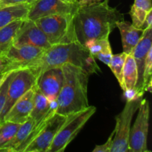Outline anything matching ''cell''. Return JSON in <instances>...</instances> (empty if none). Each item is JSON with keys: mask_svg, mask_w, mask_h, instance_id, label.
I'll return each instance as SVG.
<instances>
[{"mask_svg": "<svg viewBox=\"0 0 152 152\" xmlns=\"http://www.w3.org/2000/svg\"><path fill=\"white\" fill-rule=\"evenodd\" d=\"M38 0H1L0 1V7L4 6L15 5V4H30L32 5Z\"/></svg>", "mask_w": 152, "mask_h": 152, "instance_id": "obj_29", "label": "cell"}, {"mask_svg": "<svg viewBox=\"0 0 152 152\" xmlns=\"http://www.w3.org/2000/svg\"><path fill=\"white\" fill-rule=\"evenodd\" d=\"M64 80L56 101V113L68 116L89 106L88 83L90 74L80 67L66 64L61 67Z\"/></svg>", "mask_w": 152, "mask_h": 152, "instance_id": "obj_3", "label": "cell"}, {"mask_svg": "<svg viewBox=\"0 0 152 152\" xmlns=\"http://www.w3.org/2000/svg\"><path fill=\"white\" fill-rule=\"evenodd\" d=\"M84 46L95 59H98L108 66L109 65L113 53L108 38L89 40Z\"/></svg>", "mask_w": 152, "mask_h": 152, "instance_id": "obj_17", "label": "cell"}, {"mask_svg": "<svg viewBox=\"0 0 152 152\" xmlns=\"http://www.w3.org/2000/svg\"><path fill=\"white\" fill-rule=\"evenodd\" d=\"M66 64L80 67L89 74L101 72L95 58L77 41L51 45L27 68L31 70L37 78L45 70L60 68Z\"/></svg>", "mask_w": 152, "mask_h": 152, "instance_id": "obj_2", "label": "cell"}, {"mask_svg": "<svg viewBox=\"0 0 152 152\" xmlns=\"http://www.w3.org/2000/svg\"><path fill=\"white\" fill-rule=\"evenodd\" d=\"M152 48V27L144 30L143 34L140 39L139 42L134 48L132 54L134 59L137 68L138 79L135 89L141 96H143L145 92L142 91V75H143L144 66L146 59L147 54L150 48Z\"/></svg>", "mask_w": 152, "mask_h": 152, "instance_id": "obj_14", "label": "cell"}, {"mask_svg": "<svg viewBox=\"0 0 152 152\" xmlns=\"http://www.w3.org/2000/svg\"><path fill=\"white\" fill-rule=\"evenodd\" d=\"M137 111L134 123L131 127L129 151L149 152L147 143L150 117V105L148 99H141Z\"/></svg>", "mask_w": 152, "mask_h": 152, "instance_id": "obj_7", "label": "cell"}, {"mask_svg": "<svg viewBox=\"0 0 152 152\" xmlns=\"http://www.w3.org/2000/svg\"><path fill=\"white\" fill-rule=\"evenodd\" d=\"M45 49L33 46H16L13 44L1 54L5 62L4 71L25 68L42 56Z\"/></svg>", "mask_w": 152, "mask_h": 152, "instance_id": "obj_9", "label": "cell"}, {"mask_svg": "<svg viewBox=\"0 0 152 152\" xmlns=\"http://www.w3.org/2000/svg\"><path fill=\"white\" fill-rule=\"evenodd\" d=\"M116 28H118L121 35L123 52L130 54L139 42L143 34V30L136 28L132 23L125 20L117 22Z\"/></svg>", "mask_w": 152, "mask_h": 152, "instance_id": "obj_16", "label": "cell"}, {"mask_svg": "<svg viewBox=\"0 0 152 152\" xmlns=\"http://www.w3.org/2000/svg\"><path fill=\"white\" fill-rule=\"evenodd\" d=\"M34 126H35V123L32 119L29 117L27 121L21 124L20 127L19 128L13 139L8 143L6 144L3 148H1L0 151L18 152L22 144L29 136Z\"/></svg>", "mask_w": 152, "mask_h": 152, "instance_id": "obj_19", "label": "cell"}, {"mask_svg": "<svg viewBox=\"0 0 152 152\" xmlns=\"http://www.w3.org/2000/svg\"><path fill=\"white\" fill-rule=\"evenodd\" d=\"M151 81H152V48L148 50L144 66L142 75V91L144 92L146 85Z\"/></svg>", "mask_w": 152, "mask_h": 152, "instance_id": "obj_25", "label": "cell"}, {"mask_svg": "<svg viewBox=\"0 0 152 152\" xmlns=\"http://www.w3.org/2000/svg\"><path fill=\"white\" fill-rule=\"evenodd\" d=\"M16 46H33L46 50L51 46L42 30L35 22L29 19L22 20L13 41Z\"/></svg>", "mask_w": 152, "mask_h": 152, "instance_id": "obj_12", "label": "cell"}, {"mask_svg": "<svg viewBox=\"0 0 152 152\" xmlns=\"http://www.w3.org/2000/svg\"><path fill=\"white\" fill-rule=\"evenodd\" d=\"M37 78L28 68L17 70L12 78L8 89L4 106L0 114V125L4 122V117L15 102L27 91L35 86Z\"/></svg>", "mask_w": 152, "mask_h": 152, "instance_id": "obj_8", "label": "cell"}, {"mask_svg": "<svg viewBox=\"0 0 152 152\" xmlns=\"http://www.w3.org/2000/svg\"><path fill=\"white\" fill-rule=\"evenodd\" d=\"M4 67H5V62H4V60L0 55V74L5 72L4 71Z\"/></svg>", "mask_w": 152, "mask_h": 152, "instance_id": "obj_33", "label": "cell"}, {"mask_svg": "<svg viewBox=\"0 0 152 152\" xmlns=\"http://www.w3.org/2000/svg\"><path fill=\"white\" fill-rule=\"evenodd\" d=\"M34 87L27 91L10 108L4 117V121L22 124L30 117L34 106Z\"/></svg>", "mask_w": 152, "mask_h": 152, "instance_id": "obj_15", "label": "cell"}, {"mask_svg": "<svg viewBox=\"0 0 152 152\" xmlns=\"http://www.w3.org/2000/svg\"><path fill=\"white\" fill-rule=\"evenodd\" d=\"M0 1H1V0H0Z\"/></svg>", "mask_w": 152, "mask_h": 152, "instance_id": "obj_36", "label": "cell"}, {"mask_svg": "<svg viewBox=\"0 0 152 152\" xmlns=\"http://www.w3.org/2000/svg\"><path fill=\"white\" fill-rule=\"evenodd\" d=\"M101 1H102V0H76V3L80 7H81V6L91 5V4H96V3L101 2Z\"/></svg>", "mask_w": 152, "mask_h": 152, "instance_id": "obj_31", "label": "cell"}, {"mask_svg": "<svg viewBox=\"0 0 152 152\" xmlns=\"http://www.w3.org/2000/svg\"><path fill=\"white\" fill-rule=\"evenodd\" d=\"M96 107L88 108L66 116V120L56 134L48 152H62L76 137L89 119L95 114Z\"/></svg>", "mask_w": 152, "mask_h": 152, "instance_id": "obj_5", "label": "cell"}, {"mask_svg": "<svg viewBox=\"0 0 152 152\" xmlns=\"http://www.w3.org/2000/svg\"><path fill=\"white\" fill-rule=\"evenodd\" d=\"M62 68H53L43 71L37 78L36 88L50 101L56 100L63 84Z\"/></svg>", "mask_w": 152, "mask_h": 152, "instance_id": "obj_13", "label": "cell"}, {"mask_svg": "<svg viewBox=\"0 0 152 152\" xmlns=\"http://www.w3.org/2000/svg\"><path fill=\"white\" fill-rule=\"evenodd\" d=\"M103 1L105 3H107V4H108V1H109V0H103Z\"/></svg>", "mask_w": 152, "mask_h": 152, "instance_id": "obj_35", "label": "cell"}, {"mask_svg": "<svg viewBox=\"0 0 152 152\" xmlns=\"http://www.w3.org/2000/svg\"><path fill=\"white\" fill-rule=\"evenodd\" d=\"M30 4H15L0 7V28L11 22L28 19Z\"/></svg>", "mask_w": 152, "mask_h": 152, "instance_id": "obj_18", "label": "cell"}, {"mask_svg": "<svg viewBox=\"0 0 152 152\" xmlns=\"http://www.w3.org/2000/svg\"><path fill=\"white\" fill-rule=\"evenodd\" d=\"M12 71H7V72H4L2 74H0V86H1V84L3 83V82L5 80V79L7 78V77L8 76V74L11 72Z\"/></svg>", "mask_w": 152, "mask_h": 152, "instance_id": "obj_32", "label": "cell"}, {"mask_svg": "<svg viewBox=\"0 0 152 152\" xmlns=\"http://www.w3.org/2000/svg\"><path fill=\"white\" fill-rule=\"evenodd\" d=\"M49 110V100L34 86V106L30 114V118L32 119L35 125L42 120Z\"/></svg>", "mask_w": 152, "mask_h": 152, "instance_id": "obj_20", "label": "cell"}, {"mask_svg": "<svg viewBox=\"0 0 152 152\" xmlns=\"http://www.w3.org/2000/svg\"><path fill=\"white\" fill-rule=\"evenodd\" d=\"M132 8L144 13H148L152 10L151 0H134Z\"/></svg>", "mask_w": 152, "mask_h": 152, "instance_id": "obj_27", "label": "cell"}, {"mask_svg": "<svg viewBox=\"0 0 152 152\" xmlns=\"http://www.w3.org/2000/svg\"><path fill=\"white\" fill-rule=\"evenodd\" d=\"M21 124L4 121L0 125V149L8 143L16 134Z\"/></svg>", "mask_w": 152, "mask_h": 152, "instance_id": "obj_24", "label": "cell"}, {"mask_svg": "<svg viewBox=\"0 0 152 152\" xmlns=\"http://www.w3.org/2000/svg\"><path fill=\"white\" fill-rule=\"evenodd\" d=\"M151 27H152V10L147 13L140 28L144 31V30L147 29L148 28H151Z\"/></svg>", "mask_w": 152, "mask_h": 152, "instance_id": "obj_30", "label": "cell"}, {"mask_svg": "<svg viewBox=\"0 0 152 152\" xmlns=\"http://www.w3.org/2000/svg\"><path fill=\"white\" fill-rule=\"evenodd\" d=\"M62 1L68 3H76V0H62Z\"/></svg>", "mask_w": 152, "mask_h": 152, "instance_id": "obj_34", "label": "cell"}, {"mask_svg": "<svg viewBox=\"0 0 152 152\" xmlns=\"http://www.w3.org/2000/svg\"><path fill=\"white\" fill-rule=\"evenodd\" d=\"M23 19L16 20L0 28V54L4 53L12 44L16 31Z\"/></svg>", "mask_w": 152, "mask_h": 152, "instance_id": "obj_22", "label": "cell"}, {"mask_svg": "<svg viewBox=\"0 0 152 152\" xmlns=\"http://www.w3.org/2000/svg\"><path fill=\"white\" fill-rule=\"evenodd\" d=\"M137 79L138 74L136 62L132 54H128L123 68V82L126 90L135 88Z\"/></svg>", "mask_w": 152, "mask_h": 152, "instance_id": "obj_21", "label": "cell"}, {"mask_svg": "<svg viewBox=\"0 0 152 152\" xmlns=\"http://www.w3.org/2000/svg\"><path fill=\"white\" fill-rule=\"evenodd\" d=\"M124 14L104 1L79 7L74 15L76 41L85 45L89 40L109 38Z\"/></svg>", "mask_w": 152, "mask_h": 152, "instance_id": "obj_1", "label": "cell"}, {"mask_svg": "<svg viewBox=\"0 0 152 152\" xmlns=\"http://www.w3.org/2000/svg\"><path fill=\"white\" fill-rule=\"evenodd\" d=\"M16 71H12L11 72L8 74V76H7V78L5 79V80L3 82L1 86H0V114H1L3 108H4V104H5L9 84H10V81H11L13 76L15 75Z\"/></svg>", "mask_w": 152, "mask_h": 152, "instance_id": "obj_26", "label": "cell"}, {"mask_svg": "<svg viewBox=\"0 0 152 152\" xmlns=\"http://www.w3.org/2000/svg\"><path fill=\"white\" fill-rule=\"evenodd\" d=\"M127 56V53L123 51L120 53H117V54H113L111 62L108 65L114 75L115 76L116 79L118 81L123 91L126 90L124 82H123V68H124L125 61H126Z\"/></svg>", "mask_w": 152, "mask_h": 152, "instance_id": "obj_23", "label": "cell"}, {"mask_svg": "<svg viewBox=\"0 0 152 152\" xmlns=\"http://www.w3.org/2000/svg\"><path fill=\"white\" fill-rule=\"evenodd\" d=\"M79 7L77 3H68L62 0H38L30 7L28 19L35 21L53 15L74 16Z\"/></svg>", "mask_w": 152, "mask_h": 152, "instance_id": "obj_11", "label": "cell"}, {"mask_svg": "<svg viewBox=\"0 0 152 152\" xmlns=\"http://www.w3.org/2000/svg\"><path fill=\"white\" fill-rule=\"evenodd\" d=\"M66 116L55 113L50 117L39 133L27 145L23 152H48Z\"/></svg>", "mask_w": 152, "mask_h": 152, "instance_id": "obj_10", "label": "cell"}, {"mask_svg": "<svg viewBox=\"0 0 152 152\" xmlns=\"http://www.w3.org/2000/svg\"><path fill=\"white\" fill-rule=\"evenodd\" d=\"M114 136V130L113 131L112 133L109 136L108 139L107 140L106 142L103 143L102 145H96L94 149L93 150V152H111V145H112L113 139Z\"/></svg>", "mask_w": 152, "mask_h": 152, "instance_id": "obj_28", "label": "cell"}, {"mask_svg": "<svg viewBox=\"0 0 152 152\" xmlns=\"http://www.w3.org/2000/svg\"><path fill=\"white\" fill-rule=\"evenodd\" d=\"M142 99L126 101L121 112L115 117L116 126L111 152L129 151V140L132 122Z\"/></svg>", "mask_w": 152, "mask_h": 152, "instance_id": "obj_6", "label": "cell"}, {"mask_svg": "<svg viewBox=\"0 0 152 152\" xmlns=\"http://www.w3.org/2000/svg\"><path fill=\"white\" fill-rule=\"evenodd\" d=\"M34 22L44 33L51 45L76 41L72 15L44 16Z\"/></svg>", "mask_w": 152, "mask_h": 152, "instance_id": "obj_4", "label": "cell"}]
</instances>
